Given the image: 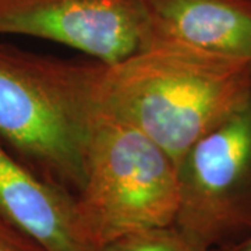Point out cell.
I'll list each match as a JSON object with an SVG mask.
<instances>
[{
	"label": "cell",
	"instance_id": "4",
	"mask_svg": "<svg viewBox=\"0 0 251 251\" xmlns=\"http://www.w3.org/2000/svg\"><path fill=\"white\" fill-rule=\"evenodd\" d=\"M180 202L173 226L196 251L251 233V91L177 165Z\"/></svg>",
	"mask_w": 251,
	"mask_h": 251
},
{
	"label": "cell",
	"instance_id": "5",
	"mask_svg": "<svg viewBox=\"0 0 251 251\" xmlns=\"http://www.w3.org/2000/svg\"><path fill=\"white\" fill-rule=\"evenodd\" d=\"M143 0H0V35L45 39L103 64L141 45Z\"/></svg>",
	"mask_w": 251,
	"mask_h": 251
},
{
	"label": "cell",
	"instance_id": "7",
	"mask_svg": "<svg viewBox=\"0 0 251 251\" xmlns=\"http://www.w3.org/2000/svg\"><path fill=\"white\" fill-rule=\"evenodd\" d=\"M0 218L45 251H94L78 230L74 196L31 171L1 141Z\"/></svg>",
	"mask_w": 251,
	"mask_h": 251
},
{
	"label": "cell",
	"instance_id": "2",
	"mask_svg": "<svg viewBox=\"0 0 251 251\" xmlns=\"http://www.w3.org/2000/svg\"><path fill=\"white\" fill-rule=\"evenodd\" d=\"M98 64L0 42V141L31 171L74 197L84 186L98 117Z\"/></svg>",
	"mask_w": 251,
	"mask_h": 251
},
{
	"label": "cell",
	"instance_id": "9",
	"mask_svg": "<svg viewBox=\"0 0 251 251\" xmlns=\"http://www.w3.org/2000/svg\"><path fill=\"white\" fill-rule=\"evenodd\" d=\"M0 251H45L39 244L0 218Z\"/></svg>",
	"mask_w": 251,
	"mask_h": 251
},
{
	"label": "cell",
	"instance_id": "6",
	"mask_svg": "<svg viewBox=\"0 0 251 251\" xmlns=\"http://www.w3.org/2000/svg\"><path fill=\"white\" fill-rule=\"evenodd\" d=\"M141 46L177 44L251 63V0H143Z\"/></svg>",
	"mask_w": 251,
	"mask_h": 251
},
{
	"label": "cell",
	"instance_id": "3",
	"mask_svg": "<svg viewBox=\"0 0 251 251\" xmlns=\"http://www.w3.org/2000/svg\"><path fill=\"white\" fill-rule=\"evenodd\" d=\"M74 198L81 237L99 251L123 234L173 226L177 163L140 130L98 112L84 186Z\"/></svg>",
	"mask_w": 251,
	"mask_h": 251
},
{
	"label": "cell",
	"instance_id": "10",
	"mask_svg": "<svg viewBox=\"0 0 251 251\" xmlns=\"http://www.w3.org/2000/svg\"><path fill=\"white\" fill-rule=\"evenodd\" d=\"M212 251H251V233L236 240V242L226 244L224 247H219V249H215Z\"/></svg>",
	"mask_w": 251,
	"mask_h": 251
},
{
	"label": "cell",
	"instance_id": "1",
	"mask_svg": "<svg viewBox=\"0 0 251 251\" xmlns=\"http://www.w3.org/2000/svg\"><path fill=\"white\" fill-rule=\"evenodd\" d=\"M251 91V63L177 44H155L110 64L94 80L98 112L130 125L179 165Z\"/></svg>",
	"mask_w": 251,
	"mask_h": 251
},
{
	"label": "cell",
	"instance_id": "8",
	"mask_svg": "<svg viewBox=\"0 0 251 251\" xmlns=\"http://www.w3.org/2000/svg\"><path fill=\"white\" fill-rule=\"evenodd\" d=\"M99 251H196L175 226L144 229L123 234Z\"/></svg>",
	"mask_w": 251,
	"mask_h": 251
}]
</instances>
